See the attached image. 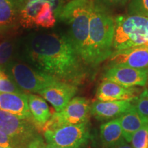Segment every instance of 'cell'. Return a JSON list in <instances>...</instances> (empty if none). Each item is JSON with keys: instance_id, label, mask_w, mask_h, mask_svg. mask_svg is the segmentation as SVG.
Masks as SVG:
<instances>
[{"instance_id": "30bf717a", "label": "cell", "mask_w": 148, "mask_h": 148, "mask_svg": "<svg viewBox=\"0 0 148 148\" xmlns=\"http://www.w3.org/2000/svg\"><path fill=\"white\" fill-rule=\"evenodd\" d=\"M103 79L126 88L144 86L148 80V69H138L123 66L108 67Z\"/></svg>"}, {"instance_id": "603a6c76", "label": "cell", "mask_w": 148, "mask_h": 148, "mask_svg": "<svg viewBox=\"0 0 148 148\" xmlns=\"http://www.w3.org/2000/svg\"><path fill=\"white\" fill-rule=\"evenodd\" d=\"M130 15L148 17V0H131L128 7Z\"/></svg>"}, {"instance_id": "9a60e30c", "label": "cell", "mask_w": 148, "mask_h": 148, "mask_svg": "<svg viewBox=\"0 0 148 148\" xmlns=\"http://www.w3.org/2000/svg\"><path fill=\"white\" fill-rule=\"evenodd\" d=\"M0 110L32 121L28 105V94L0 92Z\"/></svg>"}, {"instance_id": "52a82bcc", "label": "cell", "mask_w": 148, "mask_h": 148, "mask_svg": "<svg viewBox=\"0 0 148 148\" xmlns=\"http://www.w3.org/2000/svg\"><path fill=\"white\" fill-rule=\"evenodd\" d=\"M0 130L14 142L15 148H29L33 142L42 137L32 120L0 110Z\"/></svg>"}, {"instance_id": "cb8c5ba5", "label": "cell", "mask_w": 148, "mask_h": 148, "mask_svg": "<svg viewBox=\"0 0 148 148\" xmlns=\"http://www.w3.org/2000/svg\"><path fill=\"white\" fill-rule=\"evenodd\" d=\"M148 136V123L145 126L136 131L131 139L133 148H146Z\"/></svg>"}, {"instance_id": "d4e9b609", "label": "cell", "mask_w": 148, "mask_h": 148, "mask_svg": "<svg viewBox=\"0 0 148 148\" xmlns=\"http://www.w3.org/2000/svg\"><path fill=\"white\" fill-rule=\"evenodd\" d=\"M29 148H63V147H58V146L48 144L44 141L43 138L40 137V138H38V139L35 140L34 142H33V143L29 145Z\"/></svg>"}, {"instance_id": "8992f818", "label": "cell", "mask_w": 148, "mask_h": 148, "mask_svg": "<svg viewBox=\"0 0 148 148\" xmlns=\"http://www.w3.org/2000/svg\"><path fill=\"white\" fill-rule=\"evenodd\" d=\"M4 71L24 92L39 93L58 79L16 60L10 62Z\"/></svg>"}, {"instance_id": "e0dca14e", "label": "cell", "mask_w": 148, "mask_h": 148, "mask_svg": "<svg viewBox=\"0 0 148 148\" xmlns=\"http://www.w3.org/2000/svg\"><path fill=\"white\" fill-rule=\"evenodd\" d=\"M28 105L32 121L38 132H40L52 116L49 106L43 98L34 94H28Z\"/></svg>"}, {"instance_id": "f1b7e54d", "label": "cell", "mask_w": 148, "mask_h": 148, "mask_svg": "<svg viewBox=\"0 0 148 148\" xmlns=\"http://www.w3.org/2000/svg\"><path fill=\"white\" fill-rule=\"evenodd\" d=\"M0 148H12L10 147H3V146H0Z\"/></svg>"}, {"instance_id": "7402d4cb", "label": "cell", "mask_w": 148, "mask_h": 148, "mask_svg": "<svg viewBox=\"0 0 148 148\" xmlns=\"http://www.w3.org/2000/svg\"><path fill=\"white\" fill-rule=\"evenodd\" d=\"M0 92L25 93L18 87L5 71L0 70Z\"/></svg>"}, {"instance_id": "5b68a950", "label": "cell", "mask_w": 148, "mask_h": 148, "mask_svg": "<svg viewBox=\"0 0 148 148\" xmlns=\"http://www.w3.org/2000/svg\"><path fill=\"white\" fill-rule=\"evenodd\" d=\"M64 5V0H26L19 23L25 28H51Z\"/></svg>"}, {"instance_id": "3957f363", "label": "cell", "mask_w": 148, "mask_h": 148, "mask_svg": "<svg viewBox=\"0 0 148 148\" xmlns=\"http://www.w3.org/2000/svg\"><path fill=\"white\" fill-rule=\"evenodd\" d=\"M95 0H71L64 5L58 19L69 27V36L83 62L87 66L90 17Z\"/></svg>"}, {"instance_id": "5bb4252c", "label": "cell", "mask_w": 148, "mask_h": 148, "mask_svg": "<svg viewBox=\"0 0 148 148\" xmlns=\"http://www.w3.org/2000/svg\"><path fill=\"white\" fill-rule=\"evenodd\" d=\"M134 106L132 101H94L90 104V114L99 121H108L119 118Z\"/></svg>"}, {"instance_id": "ffe728a7", "label": "cell", "mask_w": 148, "mask_h": 148, "mask_svg": "<svg viewBox=\"0 0 148 148\" xmlns=\"http://www.w3.org/2000/svg\"><path fill=\"white\" fill-rule=\"evenodd\" d=\"M16 49V41L13 38H5L0 40V70L4 71L14 60Z\"/></svg>"}, {"instance_id": "4fadbf2b", "label": "cell", "mask_w": 148, "mask_h": 148, "mask_svg": "<svg viewBox=\"0 0 148 148\" xmlns=\"http://www.w3.org/2000/svg\"><path fill=\"white\" fill-rule=\"evenodd\" d=\"M142 90L135 87L126 88L111 81L103 79L98 86L96 97L98 101H132L140 95Z\"/></svg>"}, {"instance_id": "d6986e66", "label": "cell", "mask_w": 148, "mask_h": 148, "mask_svg": "<svg viewBox=\"0 0 148 148\" xmlns=\"http://www.w3.org/2000/svg\"><path fill=\"white\" fill-rule=\"evenodd\" d=\"M100 139L103 148L112 147L124 139L118 118L110 120L101 125Z\"/></svg>"}, {"instance_id": "6da1fadb", "label": "cell", "mask_w": 148, "mask_h": 148, "mask_svg": "<svg viewBox=\"0 0 148 148\" xmlns=\"http://www.w3.org/2000/svg\"><path fill=\"white\" fill-rule=\"evenodd\" d=\"M20 43L21 59L34 69L76 86L84 79L86 65L66 35L31 33Z\"/></svg>"}, {"instance_id": "7a4b0ae2", "label": "cell", "mask_w": 148, "mask_h": 148, "mask_svg": "<svg viewBox=\"0 0 148 148\" xmlns=\"http://www.w3.org/2000/svg\"><path fill=\"white\" fill-rule=\"evenodd\" d=\"M114 20L106 5L94 1L89 23L87 66L95 67L113 53Z\"/></svg>"}, {"instance_id": "7c38bea8", "label": "cell", "mask_w": 148, "mask_h": 148, "mask_svg": "<svg viewBox=\"0 0 148 148\" xmlns=\"http://www.w3.org/2000/svg\"><path fill=\"white\" fill-rule=\"evenodd\" d=\"M76 85L57 79L39 92L52 105L57 112L63 110L76 94Z\"/></svg>"}, {"instance_id": "44dd1931", "label": "cell", "mask_w": 148, "mask_h": 148, "mask_svg": "<svg viewBox=\"0 0 148 148\" xmlns=\"http://www.w3.org/2000/svg\"><path fill=\"white\" fill-rule=\"evenodd\" d=\"M133 104L139 115L147 120L148 119V88L142 90L140 95L133 100Z\"/></svg>"}, {"instance_id": "ba28073f", "label": "cell", "mask_w": 148, "mask_h": 148, "mask_svg": "<svg viewBox=\"0 0 148 148\" xmlns=\"http://www.w3.org/2000/svg\"><path fill=\"white\" fill-rule=\"evenodd\" d=\"M43 136L47 143L63 148H82L90 138L88 122L76 125H64L46 130Z\"/></svg>"}, {"instance_id": "277c9868", "label": "cell", "mask_w": 148, "mask_h": 148, "mask_svg": "<svg viewBox=\"0 0 148 148\" xmlns=\"http://www.w3.org/2000/svg\"><path fill=\"white\" fill-rule=\"evenodd\" d=\"M148 45V17L120 16L114 19L112 49L120 51Z\"/></svg>"}, {"instance_id": "4dcf8cb0", "label": "cell", "mask_w": 148, "mask_h": 148, "mask_svg": "<svg viewBox=\"0 0 148 148\" xmlns=\"http://www.w3.org/2000/svg\"><path fill=\"white\" fill-rule=\"evenodd\" d=\"M146 121H147V123H148V119H147V120H146Z\"/></svg>"}, {"instance_id": "4316f807", "label": "cell", "mask_w": 148, "mask_h": 148, "mask_svg": "<svg viewBox=\"0 0 148 148\" xmlns=\"http://www.w3.org/2000/svg\"><path fill=\"white\" fill-rule=\"evenodd\" d=\"M106 6H123L125 5L128 0H97Z\"/></svg>"}, {"instance_id": "484cf974", "label": "cell", "mask_w": 148, "mask_h": 148, "mask_svg": "<svg viewBox=\"0 0 148 148\" xmlns=\"http://www.w3.org/2000/svg\"><path fill=\"white\" fill-rule=\"evenodd\" d=\"M0 146L15 148V145H14L12 140L9 137L8 135L5 134L4 132H3L1 130H0Z\"/></svg>"}, {"instance_id": "2e32d148", "label": "cell", "mask_w": 148, "mask_h": 148, "mask_svg": "<svg viewBox=\"0 0 148 148\" xmlns=\"http://www.w3.org/2000/svg\"><path fill=\"white\" fill-rule=\"evenodd\" d=\"M26 0H0V30L15 27Z\"/></svg>"}, {"instance_id": "ac0fdd59", "label": "cell", "mask_w": 148, "mask_h": 148, "mask_svg": "<svg viewBox=\"0 0 148 148\" xmlns=\"http://www.w3.org/2000/svg\"><path fill=\"white\" fill-rule=\"evenodd\" d=\"M121 124L123 137L127 143H130L133 135L136 131L147 124L145 119L136 112L134 106L118 118Z\"/></svg>"}, {"instance_id": "83f0119b", "label": "cell", "mask_w": 148, "mask_h": 148, "mask_svg": "<svg viewBox=\"0 0 148 148\" xmlns=\"http://www.w3.org/2000/svg\"><path fill=\"white\" fill-rule=\"evenodd\" d=\"M108 148H133V147L130 144L127 143L126 140L125 139H123L120 142H119L118 143H116V145H114L113 146H112V147H108Z\"/></svg>"}, {"instance_id": "8fae6325", "label": "cell", "mask_w": 148, "mask_h": 148, "mask_svg": "<svg viewBox=\"0 0 148 148\" xmlns=\"http://www.w3.org/2000/svg\"><path fill=\"white\" fill-rule=\"evenodd\" d=\"M109 67L123 66L138 69H148V45L113 51L108 58Z\"/></svg>"}, {"instance_id": "9c48e42d", "label": "cell", "mask_w": 148, "mask_h": 148, "mask_svg": "<svg viewBox=\"0 0 148 148\" xmlns=\"http://www.w3.org/2000/svg\"><path fill=\"white\" fill-rule=\"evenodd\" d=\"M90 114V104L88 99L81 97H73L63 110L52 114L41 131L44 132L64 125H76L88 122Z\"/></svg>"}, {"instance_id": "f546056e", "label": "cell", "mask_w": 148, "mask_h": 148, "mask_svg": "<svg viewBox=\"0 0 148 148\" xmlns=\"http://www.w3.org/2000/svg\"><path fill=\"white\" fill-rule=\"evenodd\" d=\"M146 148H148V136H147V146H146Z\"/></svg>"}]
</instances>
